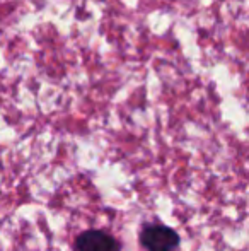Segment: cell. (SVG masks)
<instances>
[{
	"mask_svg": "<svg viewBox=\"0 0 249 251\" xmlns=\"http://www.w3.org/2000/svg\"><path fill=\"white\" fill-rule=\"evenodd\" d=\"M120 248L118 239L97 229L82 232L75 241V251H120Z\"/></svg>",
	"mask_w": 249,
	"mask_h": 251,
	"instance_id": "obj_2",
	"label": "cell"
},
{
	"mask_svg": "<svg viewBox=\"0 0 249 251\" xmlns=\"http://www.w3.org/2000/svg\"><path fill=\"white\" fill-rule=\"evenodd\" d=\"M140 243L147 251H174L180 245V236L167 226L150 224L140 232Z\"/></svg>",
	"mask_w": 249,
	"mask_h": 251,
	"instance_id": "obj_1",
	"label": "cell"
}]
</instances>
